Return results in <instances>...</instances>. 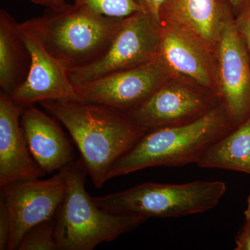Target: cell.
<instances>
[{"instance_id":"cell-7","label":"cell","mask_w":250,"mask_h":250,"mask_svg":"<svg viewBox=\"0 0 250 250\" xmlns=\"http://www.w3.org/2000/svg\"><path fill=\"white\" fill-rule=\"evenodd\" d=\"M220 104L216 94L173 77L141 104L125 114L148 131L192 123Z\"/></svg>"},{"instance_id":"cell-22","label":"cell","mask_w":250,"mask_h":250,"mask_svg":"<svg viewBox=\"0 0 250 250\" xmlns=\"http://www.w3.org/2000/svg\"><path fill=\"white\" fill-rule=\"evenodd\" d=\"M165 0H136L143 11L152 16L156 21H159V10Z\"/></svg>"},{"instance_id":"cell-9","label":"cell","mask_w":250,"mask_h":250,"mask_svg":"<svg viewBox=\"0 0 250 250\" xmlns=\"http://www.w3.org/2000/svg\"><path fill=\"white\" fill-rule=\"evenodd\" d=\"M214 54L218 97L237 126L250 115V59L233 13L225 21Z\"/></svg>"},{"instance_id":"cell-20","label":"cell","mask_w":250,"mask_h":250,"mask_svg":"<svg viewBox=\"0 0 250 250\" xmlns=\"http://www.w3.org/2000/svg\"><path fill=\"white\" fill-rule=\"evenodd\" d=\"M11 219L6 200L1 192L0 197V250H8L11 235Z\"/></svg>"},{"instance_id":"cell-21","label":"cell","mask_w":250,"mask_h":250,"mask_svg":"<svg viewBox=\"0 0 250 250\" xmlns=\"http://www.w3.org/2000/svg\"><path fill=\"white\" fill-rule=\"evenodd\" d=\"M235 24L244 41L250 59V0L247 1L241 12L235 17Z\"/></svg>"},{"instance_id":"cell-5","label":"cell","mask_w":250,"mask_h":250,"mask_svg":"<svg viewBox=\"0 0 250 250\" xmlns=\"http://www.w3.org/2000/svg\"><path fill=\"white\" fill-rule=\"evenodd\" d=\"M220 181L183 184L145 183L105 196L93 197L104 209L146 218H177L205 213L218 205L226 192Z\"/></svg>"},{"instance_id":"cell-1","label":"cell","mask_w":250,"mask_h":250,"mask_svg":"<svg viewBox=\"0 0 250 250\" xmlns=\"http://www.w3.org/2000/svg\"><path fill=\"white\" fill-rule=\"evenodd\" d=\"M39 104L70 133L97 188L107 182L115 163L147 131L125 113L98 104L47 100Z\"/></svg>"},{"instance_id":"cell-15","label":"cell","mask_w":250,"mask_h":250,"mask_svg":"<svg viewBox=\"0 0 250 250\" xmlns=\"http://www.w3.org/2000/svg\"><path fill=\"white\" fill-rule=\"evenodd\" d=\"M231 13L228 0H165L159 17L160 24H172L193 33L214 52Z\"/></svg>"},{"instance_id":"cell-12","label":"cell","mask_w":250,"mask_h":250,"mask_svg":"<svg viewBox=\"0 0 250 250\" xmlns=\"http://www.w3.org/2000/svg\"><path fill=\"white\" fill-rule=\"evenodd\" d=\"M21 35L31 56L26 80L11 95L23 108L47 100H80L65 67L46 50L32 34L19 24Z\"/></svg>"},{"instance_id":"cell-24","label":"cell","mask_w":250,"mask_h":250,"mask_svg":"<svg viewBox=\"0 0 250 250\" xmlns=\"http://www.w3.org/2000/svg\"><path fill=\"white\" fill-rule=\"evenodd\" d=\"M34 4L45 6L48 9L59 10L67 4L66 0H29Z\"/></svg>"},{"instance_id":"cell-2","label":"cell","mask_w":250,"mask_h":250,"mask_svg":"<svg viewBox=\"0 0 250 250\" xmlns=\"http://www.w3.org/2000/svg\"><path fill=\"white\" fill-rule=\"evenodd\" d=\"M123 20L97 14L74 3L62 9H48L42 16L21 24L68 72L88 66L101 58Z\"/></svg>"},{"instance_id":"cell-8","label":"cell","mask_w":250,"mask_h":250,"mask_svg":"<svg viewBox=\"0 0 250 250\" xmlns=\"http://www.w3.org/2000/svg\"><path fill=\"white\" fill-rule=\"evenodd\" d=\"M173 77L156 57L139 66L75 86L80 101L125 113L141 104Z\"/></svg>"},{"instance_id":"cell-16","label":"cell","mask_w":250,"mask_h":250,"mask_svg":"<svg viewBox=\"0 0 250 250\" xmlns=\"http://www.w3.org/2000/svg\"><path fill=\"white\" fill-rule=\"evenodd\" d=\"M31 56L19 23L5 9L0 10V88L10 95L26 80Z\"/></svg>"},{"instance_id":"cell-4","label":"cell","mask_w":250,"mask_h":250,"mask_svg":"<svg viewBox=\"0 0 250 250\" xmlns=\"http://www.w3.org/2000/svg\"><path fill=\"white\" fill-rule=\"evenodd\" d=\"M63 170L66 189L55 216L59 250H93L147 220L142 215L113 213L97 205L85 188L88 172L82 159Z\"/></svg>"},{"instance_id":"cell-26","label":"cell","mask_w":250,"mask_h":250,"mask_svg":"<svg viewBox=\"0 0 250 250\" xmlns=\"http://www.w3.org/2000/svg\"><path fill=\"white\" fill-rule=\"evenodd\" d=\"M245 216H246V221L250 222V195L248 199V204H247L246 209L245 210Z\"/></svg>"},{"instance_id":"cell-17","label":"cell","mask_w":250,"mask_h":250,"mask_svg":"<svg viewBox=\"0 0 250 250\" xmlns=\"http://www.w3.org/2000/svg\"><path fill=\"white\" fill-rule=\"evenodd\" d=\"M196 164L204 168L225 169L250 174V115L208 147Z\"/></svg>"},{"instance_id":"cell-11","label":"cell","mask_w":250,"mask_h":250,"mask_svg":"<svg viewBox=\"0 0 250 250\" xmlns=\"http://www.w3.org/2000/svg\"><path fill=\"white\" fill-rule=\"evenodd\" d=\"M157 57L174 77L191 82L218 95L214 52L193 33L168 24H161Z\"/></svg>"},{"instance_id":"cell-25","label":"cell","mask_w":250,"mask_h":250,"mask_svg":"<svg viewBox=\"0 0 250 250\" xmlns=\"http://www.w3.org/2000/svg\"><path fill=\"white\" fill-rule=\"evenodd\" d=\"M247 1L248 0H228L229 4L232 10L234 17L239 14L246 5Z\"/></svg>"},{"instance_id":"cell-18","label":"cell","mask_w":250,"mask_h":250,"mask_svg":"<svg viewBox=\"0 0 250 250\" xmlns=\"http://www.w3.org/2000/svg\"><path fill=\"white\" fill-rule=\"evenodd\" d=\"M18 250H59L55 218L31 228L22 237Z\"/></svg>"},{"instance_id":"cell-10","label":"cell","mask_w":250,"mask_h":250,"mask_svg":"<svg viewBox=\"0 0 250 250\" xmlns=\"http://www.w3.org/2000/svg\"><path fill=\"white\" fill-rule=\"evenodd\" d=\"M11 219L8 250H18L24 235L38 224L55 218L65 194L63 168L50 178L18 181L1 187Z\"/></svg>"},{"instance_id":"cell-19","label":"cell","mask_w":250,"mask_h":250,"mask_svg":"<svg viewBox=\"0 0 250 250\" xmlns=\"http://www.w3.org/2000/svg\"><path fill=\"white\" fill-rule=\"evenodd\" d=\"M97 14L114 18H125L143 11L136 0H75Z\"/></svg>"},{"instance_id":"cell-6","label":"cell","mask_w":250,"mask_h":250,"mask_svg":"<svg viewBox=\"0 0 250 250\" xmlns=\"http://www.w3.org/2000/svg\"><path fill=\"white\" fill-rule=\"evenodd\" d=\"M161 26L150 15L141 11L124 18L111 45L97 62L68 71L74 85H80L116 72L139 66L157 57Z\"/></svg>"},{"instance_id":"cell-14","label":"cell","mask_w":250,"mask_h":250,"mask_svg":"<svg viewBox=\"0 0 250 250\" xmlns=\"http://www.w3.org/2000/svg\"><path fill=\"white\" fill-rule=\"evenodd\" d=\"M21 124L31 155L45 173L61 170L74 161L70 141L47 112L34 105L24 108Z\"/></svg>"},{"instance_id":"cell-23","label":"cell","mask_w":250,"mask_h":250,"mask_svg":"<svg viewBox=\"0 0 250 250\" xmlns=\"http://www.w3.org/2000/svg\"><path fill=\"white\" fill-rule=\"evenodd\" d=\"M236 250H250V222L246 225L236 238Z\"/></svg>"},{"instance_id":"cell-3","label":"cell","mask_w":250,"mask_h":250,"mask_svg":"<svg viewBox=\"0 0 250 250\" xmlns=\"http://www.w3.org/2000/svg\"><path fill=\"white\" fill-rule=\"evenodd\" d=\"M235 127L222 104L192 123L148 130L112 166L108 181L149 167L197 164L208 147Z\"/></svg>"},{"instance_id":"cell-13","label":"cell","mask_w":250,"mask_h":250,"mask_svg":"<svg viewBox=\"0 0 250 250\" xmlns=\"http://www.w3.org/2000/svg\"><path fill=\"white\" fill-rule=\"evenodd\" d=\"M23 108L0 92V187L45 174L31 155L21 124Z\"/></svg>"}]
</instances>
